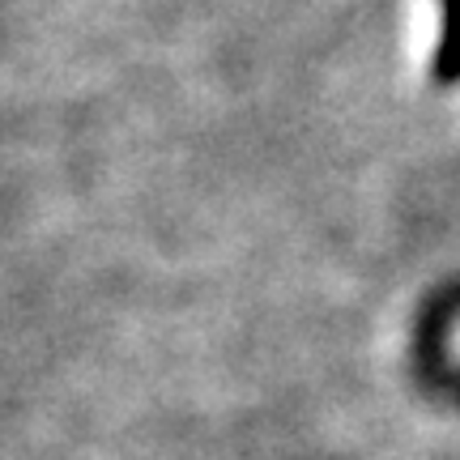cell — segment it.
<instances>
[{
  "label": "cell",
  "instance_id": "6da1fadb",
  "mask_svg": "<svg viewBox=\"0 0 460 460\" xmlns=\"http://www.w3.org/2000/svg\"><path fill=\"white\" fill-rule=\"evenodd\" d=\"M435 77L456 82L460 77V0H444V31H439V51H435Z\"/></svg>",
  "mask_w": 460,
  "mask_h": 460
}]
</instances>
